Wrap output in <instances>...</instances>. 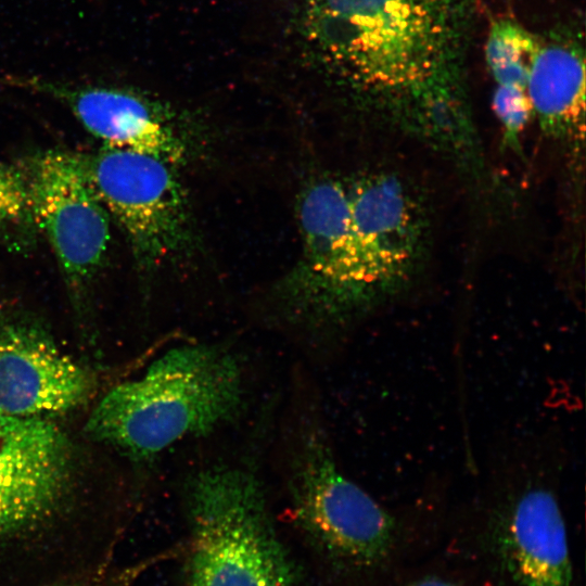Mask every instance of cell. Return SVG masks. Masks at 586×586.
Instances as JSON below:
<instances>
[{
  "instance_id": "6da1fadb",
  "label": "cell",
  "mask_w": 586,
  "mask_h": 586,
  "mask_svg": "<svg viewBox=\"0 0 586 586\" xmlns=\"http://www.w3.org/2000/svg\"><path fill=\"white\" fill-rule=\"evenodd\" d=\"M469 0H311L309 34L387 111L445 135L462 126Z\"/></svg>"
},
{
  "instance_id": "7a4b0ae2",
  "label": "cell",
  "mask_w": 586,
  "mask_h": 586,
  "mask_svg": "<svg viewBox=\"0 0 586 586\" xmlns=\"http://www.w3.org/2000/svg\"><path fill=\"white\" fill-rule=\"evenodd\" d=\"M106 448L54 419L0 415V564L52 553L106 525Z\"/></svg>"
},
{
  "instance_id": "3957f363",
  "label": "cell",
  "mask_w": 586,
  "mask_h": 586,
  "mask_svg": "<svg viewBox=\"0 0 586 586\" xmlns=\"http://www.w3.org/2000/svg\"><path fill=\"white\" fill-rule=\"evenodd\" d=\"M241 366L229 351L174 347L144 373L111 387L91 409L82 435L139 460L204 436L237 418L244 404Z\"/></svg>"
},
{
  "instance_id": "277c9868",
  "label": "cell",
  "mask_w": 586,
  "mask_h": 586,
  "mask_svg": "<svg viewBox=\"0 0 586 586\" xmlns=\"http://www.w3.org/2000/svg\"><path fill=\"white\" fill-rule=\"evenodd\" d=\"M189 586H294L263 486L245 467L215 464L184 486Z\"/></svg>"
},
{
  "instance_id": "5b68a950",
  "label": "cell",
  "mask_w": 586,
  "mask_h": 586,
  "mask_svg": "<svg viewBox=\"0 0 586 586\" xmlns=\"http://www.w3.org/2000/svg\"><path fill=\"white\" fill-rule=\"evenodd\" d=\"M288 487L298 527L333 565L370 568L390 553L396 519L343 473L318 424L298 432Z\"/></svg>"
},
{
  "instance_id": "8992f818",
  "label": "cell",
  "mask_w": 586,
  "mask_h": 586,
  "mask_svg": "<svg viewBox=\"0 0 586 586\" xmlns=\"http://www.w3.org/2000/svg\"><path fill=\"white\" fill-rule=\"evenodd\" d=\"M17 164L40 237L55 256L71 308L86 329L93 323L95 290L107 263L111 218L91 184L82 154L49 149Z\"/></svg>"
},
{
  "instance_id": "52a82bcc",
  "label": "cell",
  "mask_w": 586,
  "mask_h": 586,
  "mask_svg": "<svg viewBox=\"0 0 586 586\" xmlns=\"http://www.w3.org/2000/svg\"><path fill=\"white\" fill-rule=\"evenodd\" d=\"M300 222V270L282 296L291 320L336 328L373 308L349 188L334 180L310 186L301 200Z\"/></svg>"
},
{
  "instance_id": "ba28073f",
  "label": "cell",
  "mask_w": 586,
  "mask_h": 586,
  "mask_svg": "<svg viewBox=\"0 0 586 586\" xmlns=\"http://www.w3.org/2000/svg\"><path fill=\"white\" fill-rule=\"evenodd\" d=\"M82 156L91 184L125 234L139 269L151 271L187 246L189 209L173 164L104 145Z\"/></svg>"
},
{
  "instance_id": "9c48e42d",
  "label": "cell",
  "mask_w": 586,
  "mask_h": 586,
  "mask_svg": "<svg viewBox=\"0 0 586 586\" xmlns=\"http://www.w3.org/2000/svg\"><path fill=\"white\" fill-rule=\"evenodd\" d=\"M95 374L59 344L42 318L0 303V415L54 419L87 406Z\"/></svg>"
},
{
  "instance_id": "30bf717a",
  "label": "cell",
  "mask_w": 586,
  "mask_h": 586,
  "mask_svg": "<svg viewBox=\"0 0 586 586\" xmlns=\"http://www.w3.org/2000/svg\"><path fill=\"white\" fill-rule=\"evenodd\" d=\"M494 523L511 573L523 586H569L572 563L556 482L543 463L497 476Z\"/></svg>"
},
{
  "instance_id": "8fae6325",
  "label": "cell",
  "mask_w": 586,
  "mask_h": 586,
  "mask_svg": "<svg viewBox=\"0 0 586 586\" xmlns=\"http://www.w3.org/2000/svg\"><path fill=\"white\" fill-rule=\"evenodd\" d=\"M5 80L63 104L104 146L152 155L173 165L184 156L183 143L155 105L132 90L38 76H11Z\"/></svg>"
},
{
  "instance_id": "7c38bea8",
  "label": "cell",
  "mask_w": 586,
  "mask_h": 586,
  "mask_svg": "<svg viewBox=\"0 0 586 586\" xmlns=\"http://www.w3.org/2000/svg\"><path fill=\"white\" fill-rule=\"evenodd\" d=\"M526 93L532 113L544 130L556 136L583 135L585 65L577 47L542 41L531 67Z\"/></svg>"
},
{
  "instance_id": "4fadbf2b",
  "label": "cell",
  "mask_w": 586,
  "mask_h": 586,
  "mask_svg": "<svg viewBox=\"0 0 586 586\" xmlns=\"http://www.w3.org/2000/svg\"><path fill=\"white\" fill-rule=\"evenodd\" d=\"M33 203L24 174L0 160V249L27 255L39 241Z\"/></svg>"
},
{
  "instance_id": "5bb4252c",
  "label": "cell",
  "mask_w": 586,
  "mask_h": 586,
  "mask_svg": "<svg viewBox=\"0 0 586 586\" xmlns=\"http://www.w3.org/2000/svg\"><path fill=\"white\" fill-rule=\"evenodd\" d=\"M540 44L542 41L521 25L509 20L495 22L487 37L485 56L497 86L526 90Z\"/></svg>"
},
{
  "instance_id": "9a60e30c",
  "label": "cell",
  "mask_w": 586,
  "mask_h": 586,
  "mask_svg": "<svg viewBox=\"0 0 586 586\" xmlns=\"http://www.w3.org/2000/svg\"><path fill=\"white\" fill-rule=\"evenodd\" d=\"M493 107L505 129L506 138L515 143L533 115L526 90L511 86H497Z\"/></svg>"
},
{
  "instance_id": "2e32d148",
  "label": "cell",
  "mask_w": 586,
  "mask_h": 586,
  "mask_svg": "<svg viewBox=\"0 0 586 586\" xmlns=\"http://www.w3.org/2000/svg\"><path fill=\"white\" fill-rule=\"evenodd\" d=\"M409 586H456L447 581H443L440 578H425L418 581Z\"/></svg>"
}]
</instances>
